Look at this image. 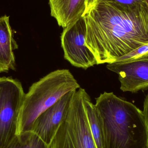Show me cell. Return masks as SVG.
Returning a JSON list of instances; mask_svg holds the SVG:
<instances>
[{
	"label": "cell",
	"instance_id": "4",
	"mask_svg": "<svg viewBox=\"0 0 148 148\" xmlns=\"http://www.w3.org/2000/svg\"><path fill=\"white\" fill-rule=\"evenodd\" d=\"M87 93L81 88L74 92L67 114L50 144V148H97L84 104Z\"/></svg>",
	"mask_w": 148,
	"mask_h": 148
},
{
	"label": "cell",
	"instance_id": "16",
	"mask_svg": "<svg viewBox=\"0 0 148 148\" xmlns=\"http://www.w3.org/2000/svg\"><path fill=\"white\" fill-rule=\"evenodd\" d=\"M146 1H147V2L148 3V0H146Z\"/></svg>",
	"mask_w": 148,
	"mask_h": 148
},
{
	"label": "cell",
	"instance_id": "15",
	"mask_svg": "<svg viewBox=\"0 0 148 148\" xmlns=\"http://www.w3.org/2000/svg\"><path fill=\"white\" fill-rule=\"evenodd\" d=\"M143 112L144 114L146 122L148 126V94L144 100V103H143Z\"/></svg>",
	"mask_w": 148,
	"mask_h": 148
},
{
	"label": "cell",
	"instance_id": "6",
	"mask_svg": "<svg viewBox=\"0 0 148 148\" xmlns=\"http://www.w3.org/2000/svg\"><path fill=\"white\" fill-rule=\"evenodd\" d=\"M86 23L82 16L65 28L61 36L64 57L72 66L86 69L97 65L86 45Z\"/></svg>",
	"mask_w": 148,
	"mask_h": 148
},
{
	"label": "cell",
	"instance_id": "8",
	"mask_svg": "<svg viewBox=\"0 0 148 148\" xmlns=\"http://www.w3.org/2000/svg\"><path fill=\"white\" fill-rule=\"evenodd\" d=\"M108 69L119 76L121 89L136 93L148 88V57L124 62L108 64Z\"/></svg>",
	"mask_w": 148,
	"mask_h": 148
},
{
	"label": "cell",
	"instance_id": "13",
	"mask_svg": "<svg viewBox=\"0 0 148 148\" xmlns=\"http://www.w3.org/2000/svg\"><path fill=\"white\" fill-rule=\"evenodd\" d=\"M148 57V43H147L136 49L127 54L118 58L114 62H127Z\"/></svg>",
	"mask_w": 148,
	"mask_h": 148
},
{
	"label": "cell",
	"instance_id": "7",
	"mask_svg": "<svg viewBox=\"0 0 148 148\" xmlns=\"http://www.w3.org/2000/svg\"><path fill=\"white\" fill-rule=\"evenodd\" d=\"M75 91H70L42 113L34 122L31 131L50 146L65 119Z\"/></svg>",
	"mask_w": 148,
	"mask_h": 148
},
{
	"label": "cell",
	"instance_id": "12",
	"mask_svg": "<svg viewBox=\"0 0 148 148\" xmlns=\"http://www.w3.org/2000/svg\"><path fill=\"white\" fill-rule=\"evenodd\" d=\"M5 148H50L32 131L16 134Z\"/></svg>",
	"mask_w": 148,
	"mask_h": 148
},
{
	"label": "cell",
	"instance_id": "1",
	"mask_svg": "<svg viewBox=\"0 0 148 148\" xmlns=\"http://www.w3.org/2000/svg\"><path fill=\"white\" fill-rule=\"evenodd\" d=\"M86 45L97 65L113 63L148 43V3L85 0Z\"/></svg>",
	"mask_w": 148,
	"mask_h": 148
},
{
	"label": "cell",
	"instance_id": "3",
	"mask_svg": "<svg viewBox=\"0 0 148 148\" xmlns=\"http://www.w3.org/2000/svg\"><path fill=\"white\" fill-rule=\"evenodd\" d=\"M80 87L69 69L50 72L34 83L25 94L19 115L16 134L31 131L36 119L70 91Z\"/></svg>",
	"mask_w": 148,
	"mask_h": 148
},
{
	"label": "cell",
	"instance_id": "5",
	"mask_svg": "<svg viewBox=\"0 0 148 148\" xmlns=\"http://www.w3.org/2000/svg\"><path fill=\"white\" fill-rule=\"evenodd\" d=\"M25 95L18 80L0 77V148H5L16 135Z\"/></svg>",
	"mask_w": 148,
	"mask_h": 148
},
{
	"label": "cell",
	"instance_id": "9",
	"mask_svg": "<svg viewBox=\"0 0 148 148\" xmlns=\"http://www.w3.org/2000/svg\"><path fill=\"white\" fill-rule=\"evenodd\" d=\"M50 14L63 28L82 16L85 0H48Z\"/></svg>",
	"mask_w": 148,
	"mask_h": 148
},
{
	"label": "cell",
	"instance_id": "10",
	"mask_svg": "<svg viewBox=\"0 0 148 148\" xmlns=\"http://www.w3.org/2000/svg\"><path fill=\"white\" fill-rule=\"evenodd\" d=\"M17 45L13 38L9 16L0 17V73L14 69L15 60L14 51Z\"/></svg>",
	"mask_w": 148,
	"mask_h": 148
},
{
	"label": "cell",
	"instance_id": "11",
	"mask_svg": "<svg viewBox=\"0 0 148 148\" xmlns=\"http://www.w3.org/2000/svg\"><path fill=\"white\" fill-rule=\"evenodd\" d=\"M84 104L90 129L97 147V148H103L102 123L95 104L91 102L90 97L87 93L84 97Z\"/></svg>",
	"mask_w": 148,
	"mask_h": 148
},
{
	"label": "cell",
	"instance_id": "2",
	"mask_svg": "<svg viewBox=\"0 0 148 148\" xmlns=\"http://www.w3.org/2000/svg\"><path fill=\"white\" fill-rule=\"evenodd\" d=\"M103 128V148H148V126L136 106L104 92L96 98Z\"/></svg>",
	"mask_w": 148,
	"mask_h": 148
},
{
	"label": "cell",
	"instance_id": "14",
	"mask_svg": "<svg viewBox=\"0 0 148 148\" xmlns=\"http://www.w3.org/2000/svg\"><path fill=\"white\" fill-rule=\"evenodd\" d=\"M121 4L126 5H133L147 1L146 0H111Z\"/></svg>",
	"mask_w": 148,
	"mask_h": 148
}]
</instances>
